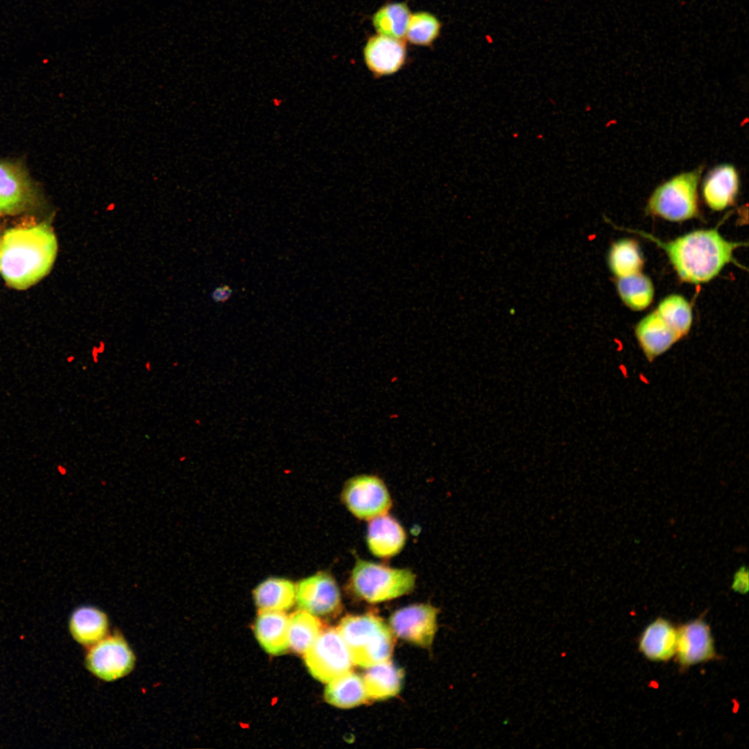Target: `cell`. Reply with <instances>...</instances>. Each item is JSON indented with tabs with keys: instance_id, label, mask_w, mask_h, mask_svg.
<instances>
[{
	"instance_id": "obj_1",
	"label": "cell",
	"mask_w": 749,
	"mask_h": 749,
	"mask_svg": "<svg viewBox=\"0 0 749 749\" xmlns=\"http://www.w3.org/2000/svg\"><path fill=\"white\" fill-rule=\"evenodd\" d=\"M57 248L54 232L44 223L10 229L0 243V273L10 287L26 289L49 272Z\"/></svg>"
},
{
	"instance_id": "obj_2",
	"label": "cell",
	"mask_w": 749,
	"mask_h": 749,
	"mask_svg": "<svg viewBox=\"0 0 749 749\" xmlns=\"http://www.w3.org/2000/svg\"><path fill=\"white\" fill-rule=\"evenodd\" d=\"M631 231L661 248L679 278L691 284L713 279L726 264L734 262V252L744 245L725 239L716 228L696 230L666 242L642 231Z\"/></svg>"
},
{
	"instance_id": "obj_3",
	"label": "cell",
	"mask_w": 749,
	"mask_h": 749,
	"mask_svg": "<svg viewBox=\"0 0 749 749\" xmlns=\"http://www.w3.org/2000/svg\"><path fill=\"white\" fill-rule=\"evenodd\" d=\"M336 629L354 665L368 668L390 660L394 647L393 632L378 616L347 615Z\"/></svg>"
},
{
	"instance_id": "obj_4",
	"label": "cell",
	"mask_w": 749,
	"mask_h": 749,
	"mask_svg": "<svg viewBox=\"0 0 749 749\" xmlns=\"http://www.w3.org/2000/svg\"><path fill=\"white\" fill-rule=\"evenodd\" d=\"M416 577L407 568H394L358 559L351 571L349 586L353 594L366 602L381 603L410 593Z\"/></svg>"
},
{
	"instance_id": "obj_5",
	"label": "cell",
	"mask_w": 749,
	"mask_h": 749,
	"mask_svg": "<svg viewBox=\"0 0 749 749\" xmlns=\"http://www.w3.org/2000/svg\"><path fill=\"white\" fill-rule=\"evenodd\" d=\"M702 167L679 173L660 184L649 197L648 214L672 222L698 215V187Z\"/></svg>"
},
{
	"instance_id": "obj_6",
	"label": "cell",
	"mask_w": 749,
	"mask_h": 749,
	"mask_svg": "<svg viewBox=\"0 0 749 749\" xmlns=\"http://www.w3.org/2000/svg\"><path fill=\"white\" fill-rule=\"evenodd\" d=\"M303 655L309 673L324 683L351 671L354 665L345 642L335 628L322 630Z\"/></svg>"
},
{
	"instance_id": "obj_7",
	"label": "cell",
	"mask_w": 749,
	"mask_h": 749,
	"mask_svg": "<svg viewBox=\"0 0 749 749\" xmlns=\"http://www.w3.org/2000/svg\"><path fill=\"white\" fill-rule=\"evenodd\" d=\"M341 497L347 509L362 520L369 521L386 514L392 506L385 483L373 474H359L348 479Z\"/></svg>"
},
{
	"instance_id": "obj_8",
	"label": "cell",
	"mask_w": 749,
	"mask_h": 749,
	"mask_svg": "<svg viewBox=\"0 0 749 749\" xmlns=\"http://www.w3.org/2000/svg\"><path fill=\"white\" fill-rule=\"evenodd\" d=\"M135 656L125 638L119 633L107 635L89 646L86 656L87 669L104 681H114L130 673Z\"/></svg>"
},
{
	"instance_id": "obj_9",
	"label": "cell",
	"mask_w": 749,
	"mask_h": 749,
	"mask_svg": "<svg viewBox=\"0 0 749 749\" xmlns=\"http://www.w3.org/2000/svg\"><path fill=\"white\" fill-rule=\"evenodd\" d=\"M438 609L427 603L413 604L393 613L390 628L395 636L422 648L433 643L437 630Z\"/></svg>"
},
{
	"instance_id": "obj_10",
	"label": "cell",
	"mask_w": 749,
	"mask_h": 749,
	"mask_svg": "<svg viewBox=\"0 0 749 749\" xmlns=\"http://www.w3.org/2000/svg\"><path fill=\"white\" fill-rule=\"evenodd\" d=\"M295 601L300 610L316 616L338 613L342 607L341 593L333 576L320 571L295 585Z\"/></svg>"
},
{
	"instance_id": "obj_11",
	"label": "cell",
	"mask_w": 749,
	"mask_h": 749,
	"mask_svg": "<svg viewBox=\"0 0 749 749\" xmlns=\"http://www.w3.org/2000/svg\"><path fill=\"white\" fill-rule=\"evenodd\" d=\"M675 656L682 668L715 659L711 629L703 618L689 621L678 628Z\"/></svg>"
},
{
	"instance_id": "obj_12",
	"label": "cell",
	"mask_w": 749,
	"mask_h": 749,
	"mask_svg": "<svg viewBox=\"0 0 749 749\" xmlns=\"http://www.w3.org/2000/svg\"><path fill=\"white\" fill-rule=\"evenodd\" d=\"M363 58L367 67L374 77L391 75L397 72L404 65L406 44L404 40L379 34L372 35L365 45Z\"/></svg>"
},
{
	"instance_id": "obj_13",
	"label": "cell",
	"mask_w": 749,
	"mask_h": 749,
	"mask_svg": "<svg viewBox=\"0 0 749 749\" xmlns=\"http://www.w3.org/2000/svg\"><path fill=\"white\" fill-rule=\"evenodd\" d=\"M406 540L402 526L388 513L369 520L366 543L374 556L385 559L397 555L403 549Z\"/></svg>"
},
{
	"instance_id": "obj_14",
	"label": "cell",
	"mask_w": 749,
	"mask_h": 749,
	"mask_svg": "<svg viewBox=\"0 0 749 749\" xmlns=\"http://www.w3.org/2000/svg\"><path fill=\"white\" fill-rule=\"evenodd\" d=\"M635 335L640 349L649 362L664 354L680 340L656 310L637 323Z\"/></svg>"
},
{
	"instance_id": "obj_15",
	"label": "cell",
	"mask_w": 749,
	"mask_h": 749,
	"mask_svg": "<svg viewBox=\"0 0 749 749\" xmlns=\"http://www.w3.org/2000/svg\"><path fill=\"white\" fill-rule=\"evenodd\" d=\"M739 189V176L736 168L722 164L713 168L706 175L702 194L705 203L712 210L721 211L732 205Z\"/></svg>"
},
{
	"instance_id": "obj_16",
	"label": "cell",
	"mask_w": 749,
	"mask_h": 749,
	"mask_svg": "<svg viewBox=\"0 0 749 749\" xmlns=\"http://www.w3.org/2000/svg\"><path fill=\"white\" fill-rule=\"evenodd\" d=\"M678 628L669 620L658 617L641 634L638 648L651 661L666 662L675 655Z\"/></svg>"
},
{
	"instance_id": "obj_17",
	"label": "cell",
	"mask_w": 749,
	"mask_h": 749,
	"mask_svg": "<svg viewBox=\"0 0 749 749\" xmlns=\"http://www.w3.org/2000/svg\"><path fill=\"white\" fill-rule=\"evenodd\" d=\"M69 629L72 637L80 644L89 647L108 635L107 614L91 605L77 607L71 612Z\"/></svg>"
},
{
	"instance_id": "obj_18",
	"label": "cell",
	"mask_w": 749,
	"mask_h": 749,
	"mask_svg": "<svg viewBox=\"0 0 749 749\" xmlns=\"http://www.w3.org/2000/svg\"><path fill=\"white\" fill-rule=\"evenodd\" d=\"M254 632L261 646L269 654L281 655L289 648V617L282 611L259 610Z\"/></svg>"
},
{
	"instance_id": "obj_19",
	"label": "cell",
	"mask_w": 749,
	"mask_h": 749,
	"mask_svg": "<svg viewBox=\"0 0 749 749\" xmlns=\"http://www.w3.org/2000/svg\"><path fill=\"white\" fill-rule=\"evenodd\" d=\"M366 669L363 680L368 700H386L399 693L404 672L390 660Z\"/></svg>"
},
{
	"instance_id": "obj_20",
	"label": "cell",
	"mask_w": 749,
	"mask_h": 749,
	"mask_svg": "<svg viewBox=\"0 0 749 749\" xmlns=\"http://www.w3.org/2000/svg\"><path fill=\"white\" fill-rule=\"evenodd\" d=\"M253 598L259 610L284 612L295 602V585L286 578H268L255 587Z\"/></svg>"
},
{
	"instance_id": "obj_21",
	"label": "cell",
	"mask_w": 749,
	"mask_h": 749,
	"mask_svg": "<svg viewBox=\"0 0 749 749\" xmlns=\"http://www.w3.org/2000/svg\"><path fill=\"white\" fill-rule=\"evenodd\" d=\"M324 691L325 700L332 705L347 709L368 700L363 677L352 671L327 683Z\"/></svg>"
},
{
	"instance_id": "obj_22",
	"label": "cell",
	"mask_w": 749,
	"mask_h": 749,
	"mask_svg": "<svg viewBox=\"0 0 749 749\" xmlns=\"http://www.w3.org/2000/svg\"><path fill=\"white\" fill-rule=\"evenodd\" d=\"M30 194L26 178L17 167L0 162V215L16 211Z\"/></svg>"
},
{
	"instance_id": "obj_23",
	"label": "cell",
	"mask_w": 749,
	"mask_h": 749,
	"mask_svg": "<svg viewBox=\"0 0 749 749\" xmlns=\"http://www.w3.org/2000/svg\"><path fill=\"white\" fill-rule=\"evenodd\" d=\"M320 619L305 610H300L289 617V648L304 654L322 631Z\"/></svg>"
},
{
	"instance_id": "obj_24",
	"label": "cell",
	"mask_w": 749,
	"mask_h": 749,
	"mask_svg": "<svg viewBox=\"0 0 749 749\" xmlns=\"http://www.w3.org/2000/svg\"><path fill=\"white\" fill-rule=\"evenodd\" d=\"M411 15L406 3H390L381 6L373 15L372 22L379 35L404 40Z\"/></svg>"
},
{
	"instance_id": "obj_25",
	"label": "cell",
	"mask_w": 749,
	"mask_h": 749,
	"mask_svg": "<svg viewBox=\"0 0 749 749\" xmlns=\"http://www.w3.org/2000/svg\"><path fill=\"white\" fill-rule=\"evenodd\" d=\"M617 289L622 302L634 311L647 308L654 296L652 281L641 272L617 278Z\"/></svg>"
},
{
	"instance_id": "obj_26",
	"label": "cell",
	"mask_w": 749,
	"mask_h": 749,
	"mask_svg": "<svg viewBox=\"0 0 749 749\" xmlns=\"http://www.w3.org/2000/svg\"><path fill=\"white\" fill-rule=\"evenodd\" d=\"M608 265L617 277L640 273L644 258L637 243L632 239H621L614 243L608 253Z\"/></svg>"
},
{
	"instance_id": "obj_27",
	"label": "cell",
	"mask_w": 749,
	"mask_h": 749,
	"mask_svg": "<svg viewBox=\"0 0 749 749\" xmlns=\"http://www.w3.org/2000/svg\"><path fill=\"white\" fill-rule=\"evenodd\" d=\"M655 310L680 339L689 332L693 320L692 309L683 296L668 295L659 303Z\"/></svg>"
},
{
	"instance_id": "obj_28",
	"label": "cell",
	"mask_w": 749,
	"mask_h": 749,
	"mask_svg": "<svg viewBox=\"0 0 749 749\" xmlns=\"http://www.w3.org/2000/svg\"><path fill=\"white\" fill-rule=\"evenodd\" d=\"M441 26L431 13L417 12L410 16L405 37L412 44L430 46L439 36Z\"/></svg>"
},
{
	"instance_id": "obj_29",
	"label": "cell",
	"mask_w": 749,
	"mask_h": 749,
	"mask_svg": "<svg viewBox=\"0 0 749 749\" xmlns=\"http://www.w3.org/2000/svg\"><path fill=\"white\" fill-rule=\"evenodd\" d=\"M732 588L735 592L745 594L748 591V571L746 567H741L734 574Z\"/></svg>"
},
{
	"instance_id": "obj_30",
	"label": "cell",
	"mask_w": 749,
	"mask_h": 749,
	"mask_svg": "<svg viewBox=\"0 0 749 749\" xmlns=\"http://www.w3.org/2000/svg\"><path fill=\"white\" fill-rule=\"evenodd\" d=\"M232 293V289L229 285L223 284L216 287L212 291L211 298L216 303L224 304L231 298Z\"/></svg>"
},
{
	"instance_id": "obj_31",
	"label": "cell",
	"mask_w": 749,
	"mask_h": 749,
	"mask_svg": "<svg viewBox=\"0 0 749 749\" xmlns=\"http://www.w3.org/2000/svg\"><path fill=\"white\" fill-rule=\"evenodd\" d=\"M99 354H100L98 353L97 346H93L92 347V350H91V356H92L93 363H94L96 364L98 363V361H99Z\"/></svg>"
},
{
	"instance_id": "obj_32",
	"label": "cell",
	"mask_w": 749,
	"mask_h": 749,
	"mask_svg": "<svg viewBox=\"0 0 749 749\" xmlns=\"http://www.w3.org/2000/svg\"><path fill=\"white\" fill-rule=\"evenodd\" d=\"M105 347H106V346H105V343H104V342H103V341H101L99 342V345H98V346H97V348H98V353H99L100 354H103V352H105Z\"/></svg>"
},
{
	"instance_id": "obj_33",
	"label": "cell",
	"mask_w": 749,
	"mask_h": 749,
	"mask_svg": "<svg viewBox=\"0 0 749 749\" xmlns=\"http://www.w3.org/2000/svg\"><path fill=\"white\" fill-rule=\"evenodd\" d=\"M144 368L147 372H151L153 370V364L150 360H147L144 363Z\"/></svg>"
},
{
	"instance_id": "obj_34",
	"label": "cell",
	"mask_w": 749,
	"mask_h": 749,
	"mask_svg": "<svg viewBox=\"0 0 749 749\" xmlns=\"http://www.w3.org/2000/svg\"><path fill=\"white\" fill-rule=\"evenodd\" d=\"M178 365H179V362L178 361H174L172 362V366L176 368Z\"/></svg>"
},
{
	"instance_id": "obj_35",
	"label": "cell",
	"mask_w": 749,
	"mask_h": 749,
	"mask_svg": "<svg viewBox=\"0 0 749 749\" xmlns=\"http://www.w3.org/2000/svg\"><path fill=\"white\" fill-rule=\"evenodd\" d=\"M74 359H75V357L74 356H70L68 357L67 361H68V362H72V361H74Z\"/></svg>"
},
{
	"instance_id": "obj_36",
	"label": "cell",
	"mask_w": 749,
	"mask_h": 749,
	"mask_svg": "<svg viewBox=\"0 0 749 749\" xmlns=\"http://www.w3.org/2000/svg\"><path fill=\"white\" fill-rule=\"evenodd\" d=\"M83 370H86L87 369V365H83Z\"/></svg>"
},
{
	"instance_id": "obj_37",
	"label": "cell",
	"mask_w": 749,
	"mask_h": 749,
	"mask_svg": "<svg viewBox=\"0 0 749 749\" xmlns=\"http://www.w3.org/2000/svg\"><path fill=\"white\" fill-rule=\"evenodd\" d=\"M0 243H1V241H0Z\"/></svg>"
}]
</instances>
